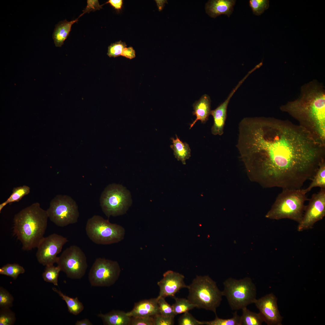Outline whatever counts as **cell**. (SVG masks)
Wrapping results in <instances>:
<instances>
[{"label": "cell", "instance_id": "6da1fadb", "mask_svg": "<svg viewBox=\"0 0 325 325\" xmlns=\"http://www.w3.org/2000/svg\"><path fill=\"white\" fill-rule=\"evenodd\" d=\"M237 147L245 166L263 186L300 189L325 159V144L309 131L274 118L246 117Z\"/></svg>", "mask_w": 325, "mask_h": 325}, {"label": "cell", "instance_id": "7a4b0ae2", "mask_svg": "<svg viewBox=\"0 0 325 325\" xmlns=\"http://www.w3.org/2000/svg\"><path fill=\"white\" fill-rule=\"evenodd\" d=\"M296 119L299 125L325 143V90L316 80L302 86L299 97L280 107Z\"/></svg>", "mask_w": 325, "mask_h": 325}, {"label": "cell", "instance_id": "3957f363", "mask_svg": "<svg viewBox=\"0 0 325 325\" xmlns=\"http://www.w3.org/2000/svg\"><path fill=\"white\" fill-rule=\"evenodd\" d=\"M48 215L38 202L21 210L13 218L14 235L22 244L23 250L37 248L44 237Z\"/></svg>", "mask_w": 325, "mask_h": 325}, {"label": "cell", "instance_id": "277c9868", "mask_svg": "<svg viewBox=\"0 0 325 325\" xmlns=\"http://www.w3.org/2000/svg\"><path fill=\"white\" fill-rule=\"evenodd\" d=\"M266 217L272 219L288 218L299 223L305 212V202L308 200L305 189H283Z\"/></svg>", "mask_w": 325, "mask_h": 325}, {"label": "cell", "instance_id": "5b68a950", "mask_svg": "<svg viewBox=\"0 0 325 325\" xmlns=\"http://www.w3.org/2000/svg\"><path fill=\"white\" fill-rule=\"evenodd\" d=\"M187 299L199 308L210 310L216 314V309L222 300V291L216 283L208 275L197 276L188 286Z\"/></svg>", "mask_w": 325, "mask_h": 325}, {"label": "cell", "instance_id": "8992f818", "mask_svg": "<svg viewBox=\"0 0 325 325\" xmlns=\"http://www.w3.org/2000/svg\"><path fill=\"white\" fill-rule=\"evenodd\" d=\"M222 291L232 310L242 309L252 303L256 299V288L249 277L240 280L230 277L223 283Z\"/></svg>", "mask_w": 325, "mask_h": 325}, {"label": "cell", "instance_id": "52a82bcc", "mask_svg": "<svg viewBox=\"0 0 325 325\" xmlns=\"http://www.w3.org/2000/svg\"><path fill=\"white\" fill-rule=\"evenodd\" d=\"M89 238L98 244L117 243L123 240L125 230L120 225L110 223L108 220L94 215L87 221L85 228Z\"/></svg>", "mask_w": 325, "mask_h": 325}, {"label": "cell", "instance_id": "ba28073f", "mask_svg": "<svg viewBox=\"0 0 325 325\" xmlns=\"http://www.w3.org/2000/svg\"><path fill=\"white\" fill-rule=\"evenodd\" d=\"M129 193L122 186L112 184L107 186L100 198V205L105 215L109 218L125 213L131 205Z\"/></svg>", "mask_w": 325, "mask_h": 325}, {"label": "cell", "instance_id": "9c48e42d", "mask_svg": "<svg viewBox=\"0 0 325 325\" xmlns=\"http://www.w3.org/2000/svg\"><path fill=\"white\" fill-rule=\"evenodd\" d=\"M46 211L50 220L60 227L76 223L79 216L76 203L67 195H56L51 201Z\"/></svg>", "mask_w": 325, "mask_h": 325}, {"label": "cell", "instance_id": "30bf717a", "mask_svg": "<svg viewBox=\"0 0 325 325\" xmlns=\"http://www.w3.org/2000/svg\"><path fill=\"white\" fill-rule=\"evenodd\" d=\"M57 263L61 271L69 278L80 279L82 277L88 267L87 258L82 249L76 245L66 248L58 257Z\"/></svg>", "mask_w": 325, "mask_h": 325}, {"label": "cell", "instance_id": "8fae6325", "mask_svg": "<svg viewBox=\"0 0 325 325\" xmlns=\"http://www.w3.org/2000/svg\"><path fill=\"white\" fill-rule=\"evenodd\" d=\"M121 269L115 261L101 258L96 259L89 272V282L93 286H109L118 279Z\"/></svg>", "mask_w": 325, "mask_h": 325}, {"label": "cell", "instance_id": "7c38bea8", "mask_svg": "<svg viewBox=\"0 0 325 325\" xmlns=\"http://www.w3.org/2000/svg\"><path fill=\"white\" fill-rule=\"evenodd\" d=\"M68 242L66 238L55 233L44 237L37 247L36 256L39 262L45 266L57 263V255Z\"/></svg>", "mask_w": 325, "mask_h": 325}, {"label": "cell", "instance_id": "4fadbf2b", "mask_svg": "<svg viewBox=\"0 0 325 325\" xmlns=\"http://www.w3.org/2000/svg\"><path fill=\"white\" fill-rule=\"evenodd\" d=\"M308 200L302 218L299 223V231L311 228L315 223L325 216V188H321L317 193L313 194Z\"/></svg>", "mask_w": 325, "mask_h": 325}, {"label": "cell", "instance_id": "5bb4252c", "mask_svg": "<svg viewBox=\"0 0 325 325\" xmlns=\"http://www.w3.org/2000/svg\"><path fill=\"white\" fill-rule=\"evenodd\" d=\"M277 298L273 293L266 295L255 300L254 303L268 325H281L283 317L277 305Z\"/></svg>", "mask_w": 325, "mask_h": 325}, {"label": "cell", "instance_id": "9a60e30c", "mask_svg": "<svg viewBox=\"0 0 325 325\" xmlns=\"http://www.w3.org/2000/svg\"><path fill=\"white\" fill-rule=\"evenodd\" d=\"M183 275L171 270L165 272L163 278L157 283L160 289L158 297L164 298L168 296L174 297L175 294L181 289L188 288L186 285Z\"/></svg>", "mask_w": 325, "mask_h": 325}, {"label": "cell", "instance_id": "2e32d148", "mask_svg": "<svg viewBox=\"0 0 325 325\" xmlns=\"http://www.w3.org/2000/svg\"><path fill=\"white\" fill-rule=\"evenodd\" d=\"M241 85V84L238 83L231 91L226 99L215 109L211 110L210 114L212 116L214 119L213 125L211 128V132L213 135H221L223 134L228 104L233 94Z\"/></svg>", "mask_w": 325, "mask_h": 325}, {"label": "cell", "instance_id": "e0dca14e", "mask_svg": "<svg viewBox=\"0 0 325 325\" xmlns=\"http://www.w3.org/2000/svg\"><path fill=\"white\" fill-rule=\"evenodd\" d=\"M236 1L234 0H211L206 3L205 9L210 17L215 18L221 15L228 17L232 14Z\"/></svg>", "mask_w": 325, "mask_h": 325}, {"label": "cell", "instance_id": "ac0fdd59", "mask_svg": "<svg viewBox=\"0 0 325 325\" xmlns=\"http://www.w3.org/2000/svg\"><path fill=\"white\" fill-rule=\"evenodd\" d=\"M159 314L157 298L141 301L135 303L133 309L126 313L130 317L153 316Z\"/></svg>", "mask_w": 325, "mask_h": 325}, {"label": "cell", "instance_id": "d6986e66", "mask_svg": "<svg viewBox=\"0 0 325 325\" xmlns=\"http://www.w3.org/2000/svg\"><path fill=\"white\" fill-rule=\"evenodd\" d=\"M193 114L196 116V119L190 124V129L198 120L200 121L202 123H205L208 120L211 110L209 96L206 94H204L193 104Z\"/></svg>", "mask_w": 325, "mask_h": 325}, {"label": "cell", "instance_id": "ffe728a7", "mask_svg": "<svg viewBox=\"0 0 325 325\" xmlns=\"http://www.w3.org/2000/svg\"><path fill=\"white\" fill-rule=\"evenodd\" d=\"M79 17L77 19L70 21L66 20L60 21L55 26L52 35V38L56 46L61 47L65 40L68 36L72 25L78 21Z\"/></svg>", "mask_w": 325, "mask_h": 325}, {"label": "cell", "instance_id": "44dd1931", "mask_svg": "<svg viewBox=\"0 0 325 325\" xmlns=\"http://www.w3.org/2000/svg\"><path fill=\"white\" fill-rule=\"evenodd\" d=\"M98 316L102 319L104 324L107 325H129L131 320L126 313L119 310H113L106 314L101 313Z\"/></svg>", "mask_w": 325, "mask_h": 325}, {"label": "cell", "instance_id": "7402d4cb", "mask_svg": "<svg viewBox=\"0 0 325 325\" xmlns=\"http://www.w3.org/2000/svg\"><path fill=\"white\" fill-rule=\"evenodd\" d=\"M176 138H171L172 144L170 147L173 150L174 155L178 160L181 161L183 164H186V160L191 156V150L189 144L181 141L176 135Z\"/></svg>", "mask_w": 325, "mask_h": 325}, {"label": "cell", "instance_id": "603a6c76", "mask_svg": "<svg viewBox=\"0 0 325 325\" xmlns=\"http://www.w3.org/2000/svg\"><path fill=\"white\" fill-rule=\"evenodd\" d=\"M52 289L65 301L67 305L68 311L70 313L76 315L84 310V306L83 304L79 300L77 297L72 298L66 296L54 287L52 288Z\"/></svg>", "mask_w": 325, "mask_h": 325}, {"label": "cell", "instance_id": "cb8c5ba5", "mask_svg": "<svg viewBox=\"0 0 325 325\" xmlns=\"http://www.w3.org/2000/svg\"><path fill=\"white\" fill-rule=\"evenodd\" d=\"M242 313L240 318V325H261L264 322L263 318L259 312L250 311L246 307L242 309Z\"/></svg>", "mask_w": 325, "mask_h": 325}, {"label": "cell", "instance_id": "d4e9b609", "mask_svg": "<svg viewBox=\"0 0 325 325\" xmlns=\"http://www.w3.org/2000/svg\"><path fill=\"white\" fill-rule=\"evenodd\" d=\"M312 182L308 187L305 189L307 193L314 187H319L325 188V161L323 160L312 178Z\"/></svg>", "mask_w": 325, "mask_h": 325}, {"label": "cell", "instance_id": "484cf974", "mask_svg": "<svg viewBox=\"0 0 325 325\" xmlns=\"http://www.w3.org/2000/svg\"><path fill=\"white\" fill-rule=\"evenodd\" d=\"M30 191V187L26 185L14 187L9 197L6 201L0 204V212L8 204L19 201L23 197L28 194Z\"/></svg>", "mask_w": 325, "mask_h": 325}, {"label": "cell", "instance_id": "4316f807", "mask_svg": "<svg viewBox=\"0 0 325 325\" xmlns=\"http://www.w3.org/2000/svg\"><path fill=\"white\" fill-rule=\"evenodd\" d=\"M24 268L16 263L7 264L0 268V274L5 275L16 280L19 275L24 273Z\"/></svg>", "mask_w": 325, "mask_h": 325}, {"label": "cell", "instance_id": "83f0119b", "mask_svg": "<svg viewBox=\"0 0 325 325\" xmlns=\"http://www.w3.org/2000/svg\"><path fill=\"white\" fill-rule=\"evenodd\" d=\"M61 270L57 266L54 265L46 266L42 276L44 281L58 286V279Z\"/></svg>", "mask_w": 325, "mask_h": 325}, {"label": "cell", "instance_id": "f1b7e54d", "mask_svg": "<svg viewBox=\"0 0 325 325\" xmlns=\"http://www.w3.org/2000/svg\"><path fill=\"white\" fill-rule=\"evenodd\" d=\"M174 297L175 302L172 306L175 315L188 312L196 307V305L191 303L188 299Z\"/></svg>", "mask_w": 325, "mask_h": 325}, {"label": "cell", "instance_id": "f546056e", "mask_svg": "<svg viewBox=\"0 0 325 325\" xmlns=\"http://www.w3.org/2000/svg\"><path fill=\"white\" fill-rule=\"evenodd\" d=\"M213 320L209 321H203V325H240V316L238 315L237 311L233 313L232 317L227 319L219 318L217 314Z\"/></svg>", "mask_w": 325, "mask_h": 325}, {"label": "cell", "instance_id": "4dcf8cb0", "mask_svg": "<svg viewBox=\"0 0 325 325\" xmlns=\"http://www.w3.org/2000/svg\"><path fill=\"white\" fill-rule=\"evenodd\" d=\"M269 3L268 0H250L249 2L253 14L257 16L261 15L268 8Z\"/></svg>", "mask_w": 325, "mask_h": 325}, {"label": "cell", "instance_id": "1f68e13d", "mask_svg": "<svg viewBox=\"0 0 325 325\" xmlns=\"http://www.w3.org/2000/svg\"><path fill=\"white\" fill-rule=\"evenodd\" d=\"M16 320L15 314L10 308H0V325H12Z\"/></svg>", "mask_w": 325, "mask_h": 325}, {"label": "cell", "instance_id": "d6a6232c", "mask_svg": "<svg viewBox=\"0 0 325 325\" xmlns=\"http://www.w3.org/2000/svg\"><path fill=\"white\" fill-rule=\"evenodd\" d=\"M159 314L166 317H175V314L172 305L169 304L165 300V298L157 297Z\"/></svg>", "mask_w": 325, "mask_h": 325}, {"label": "cell", "instance_id": "836d02e7", "mask_svg": "<svg viewBox=\"0 0 325 325\" xmlns=\"http://www.w3.org/2000/svg\"><path fill=\"white\" fill-rule=\"evenodd\" d=\"M14 300L11 294L2 287H0V308L11 307Z\"/></svg>", "mask_w": 325, "mask_h": 325}, {"label": "cell", "instance_id": "e575fe53", "mask_svg": "<svg viewBox=\"0 0 325 325\" xmlns=\"http://www.w3.org/2000/svg\"><path fill=\"white\" fill-rule=\"evenodd\" d=\"M126 47L125 43L121 41L113 43L109 46L107 54L110 57L119 56Z\"/></svg>", "mask_w": 325, "mask_h": 325}, {"label": "cell", "instance_id": "d590c367", "mask_svg": "<svg viewBox=\"0 0 325 325\" xmlns=\"http://www.w3.org/2000/svg\"><path fill=\"white\" fill-rule=\"evenodd\" d=\"M179 325H203V321H199L195 319L188 312L184 313L178 320Z\"/></svg>", "mask_w": 325, "mask_h": 325}, {"label": "cell", "instance_id": "8d00e7d4", "mask_svg": "<svg viewBox=\"0 0 325 325\" xmlns=\"http://www.w3.org/2000/svg\"><path fill=\"white\" fill-rule=\"evenodd\" d=\"M130 325H154L153 316L131 317Z\"/></svg>", "mask_w": 325, "mask_h": 325}, {"label": "cell", "instance_id": "74e56055", "mask_svg": "<svg viewBox=\"0 0 325 325\" xmlns=\"http://www.w3.org/2000/svg\"><path fill=\"white\" fill-rule=\"evenodd\" d=\"M174 317H166L159 314L153 316L154 325H172L174 323Z\"/></svg>", "mask_w": 325, "mask_h": 325}, {"label": "cell", "instance_id": "f35d334b", "mask_svg": "<svg viewBox=\"0 0 325 325\" xmlns=\"http://www.w3.org/2000/svg\"><path fill=\"white\" fill-rule=\"evenodd\" d=\"M103 5H100L98 0H87V5L85 9L83 10V13L80 16H82L84 14L89 13L92 11H95L102 8Z\"/></svg>", "mask_w": 325, "mask_h": 325}, {"label": "cell", "instance_id": "ab89813d", "mask_svg": "<svg viewBox=\"0 0 325 325\" xmlns=\"http://www.w3.org/2000/svg\"><path fill=\"white\" fill-rule=\"evenodd\" d=\"M121 55L131 59L135 57V51L132 47H126L123 50Z\"/></svg>", "mask_w": 325, "mask_h": 325}, {"label": "cell", "instance_id": "60d3db41", "mask_svg": "<svg viewBox=\"0 0 325 325\" xmlns=\"http://www.w3.org/2000/svg\"><path fill=\"white\" fill-rule=\"evenodd\" d=\"M109 3L115 9L119 10L122 8L123 2L122 0H109L105 4Z\"/></svg>", "mask_w": 325, "mask_h": 325}, {"label": "cell", "instance_id": "b9f144b4", "mask_svg": "<svg viewBox=\"0 0 325 325\" xmlns=\"http://www.w3.org/2000/svg\"><path fill=\"white\" fill-rule=\"evenodd\" d=\"M75 325H92V323L89 319L85 318L80 320H77L75 323Z\"/></svg>", "mask_w": 325, "mask_h": 325}]
</instances>
